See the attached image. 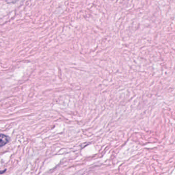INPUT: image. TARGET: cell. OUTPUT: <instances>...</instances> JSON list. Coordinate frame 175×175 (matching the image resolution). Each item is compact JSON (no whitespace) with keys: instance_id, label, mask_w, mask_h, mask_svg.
<instances>
[{"instance_id":"7a4b0ae2","label":"cell","mask_w":175,"mask_h":175,"mask_svg":"<svg viewBox=\"0 0 175 175\" xmlns=\"http://www.w3.org/2000/svg\"><path fill=\"white\" fill-rule=\"evenodd\" d=\"M5 171H6V170H5V171H2V172H1V171H0V174H2L4 173H5Z\"/></svg>"},{"instance_id":"6da1fadb","label":"cell","mask_w":175,"mask_h":175,"mask_svg":"<svg viewBox=\"0 0 175 175\" xmlns=\"http://www.w3.org/2000/svg\"><path fill=\"white\" fill-rule=\"evenodd\" d=\"M10 141V138L8 136L0 134V147L5 145Z\"/></svg>"}]
</instances>
